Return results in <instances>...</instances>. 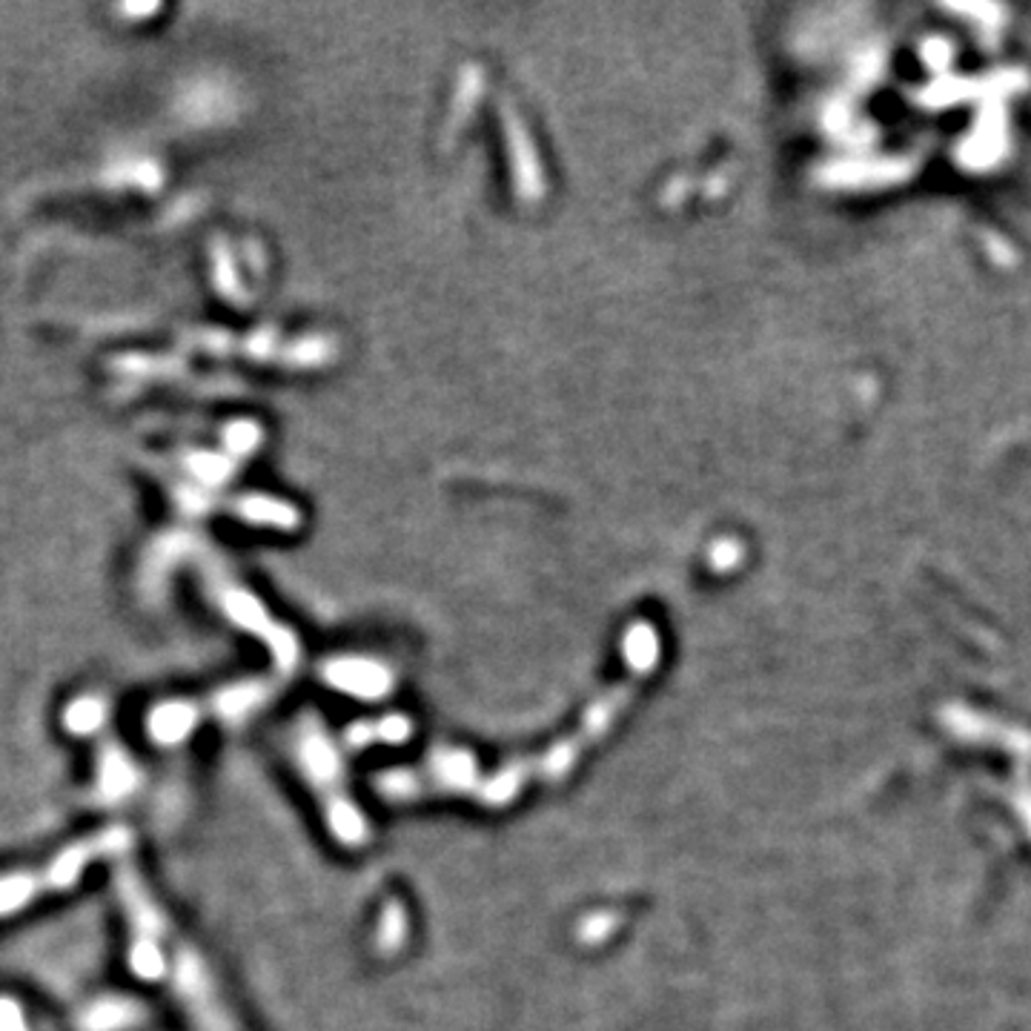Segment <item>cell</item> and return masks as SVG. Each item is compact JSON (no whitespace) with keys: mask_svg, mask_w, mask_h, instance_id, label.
Instances as JSON below:
<instances>
[{"mask_svg":"<svg viewBox=\"0 0 1031 1031\" xmlns=\"http://www.w3.org/2000/svg\"><path fill=\"white\" fill-rule=\"evenodd\" d=\"M656 665V636L650 631H636L627 642V670L619 683H614L600 697L587 705L579 725L553 746L537 753H528L522 760H510L504 766L485 771L479 762L456 748H439L425 762L427 796H467L481 809H508L519 800L522 791L537 785H559L567 773L582 762L591 748H596L607 733L614 731L622 714L634 702L636 690L648 679Z\"/></svg>","mask_w":1031,"mask_h":1031,"instance_id":"1","label":"cell"},{"mask_svg":"<svg viewBox=\"0 0 1031 1031\" xmlns=\"http://www.w3.org/2000/svg\"><path fill=\"white\" fill-rule=\"evenodd\" d=\"M290 757L319 800L330 834L347 848H362L369 843V823L356 805V796L350 794L347 766L339 742L330 737L319 717L304 714L295 719L290 728Z\"/></svg>","mask_w":1031,"mask_h":1031,"instance_id":"2","label":"cell"},{"mask_svg":"<svg viewBox=\"0 0 1031 1031\" xmlns=\"http://www.w3.org/2000/svg\"><path fill=\"white\" fill-rule=\"evenodd\" d=\"M410 733V722L405 717H384L378 722H362L347 733L353 746L364 748L369 742H398Z\"/></svg>","mask_w":1031,"mask_h":1031,"instance_id":"3","label":"cell"},{"mask_svg":"<svg viewBox=\"0 0 1031 1031\" xmlns=\"http://www.w3.org/2000/svg\"><path fill=\"white\" fill-rule=\"evenodd\" d=\"M405 931H407L405 912H402V908L393 903V914L384 912V917H382V931H378V943H382L384 948H396V943L405 940Z\"/></svg>","mask_w":1031,"mask_h":1031,"instance_id":"4","label":"cell"},{"mask_svg":"<svg viewBox=\"0 0 1031 1031\" xmlns=\"http://www.w3.org/2000/svg\"><path fill=\"white\" fill-rule=\"evenodd\" d=\"M616 914H600V917H596V920H585V926L582 928H591L593 926V931L591 934H585V937H582V940L585 943H596V940H605L607 934L614 931L616 928Z\"/></svg>","mask_w":1031,"mask_h":1031,"instance_id":"5","label":"cell"}]
</instances>
